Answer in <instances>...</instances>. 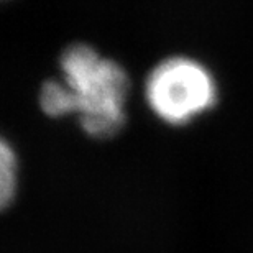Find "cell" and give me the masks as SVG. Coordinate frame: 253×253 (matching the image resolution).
Wrapping results in <instances>:
<instances>
[{
  "label": "cell",
  "instance_id": "cell-1",
  "mask_svg": "<svg viewBox=\"0 0 253 253\" xmlns=\"http://www.w3.org/2000/svg\"><path fill=\"white\" fill-rule=\"evenodd\" d=\"M58 64L83 130L94 138L117 135L126 119L125 104L130 92L126 69L85 42L66 44Z\"/></svg>",
  "mask_w": 253,
  "mask_h": 253
},
{
  "label": "cell",
  "instance_id": "cell-4",
  "mask_svg": "<svg viewBox=\"0 0 253 253\" xmlns=\"http://www.w3.org/2000/svg\"><path fill=\"white\" fill-rule=\"evenodd\" d=\"M17 189V160L7 141L0 145V204L5 209Z\"/></svg>",
  "mask_w": 253,
  "mask_h": 253
},
{
  "label": "cell",
  "instance_id": "cell-3",
  "mask_svg": "<svg viewBox=\"0 0 253 253\" xmlns=\"http://www.w3.org/2000/svg\"><path fill=\"white\" fill-rule=\"evenodd\" d=\"M38 102L40 107H42V110L48 117L58 119L74 114L73 95H71L69 87L61 78L44 81L42 87H40Z\"/></svg>",
  "mask_w": 253,
  "mask_h": 253
},
{
  "label": "cell",
  "instance_id": "cell-2",
  "mask_svg": "<svg viewBox=\"0 0 253 253\" xmlns=\"http://www.w3.org/2000/svg\"><path fill=\"white\" fill-rule=\"evenodd\" d=\"M146 105L160 120L184 125L217 104L219 87L204 61L186 53L158 59L143 84Z\"/></svg>",
  "mask_w": 253,
  "mask_h": 253
}]
</instances>
